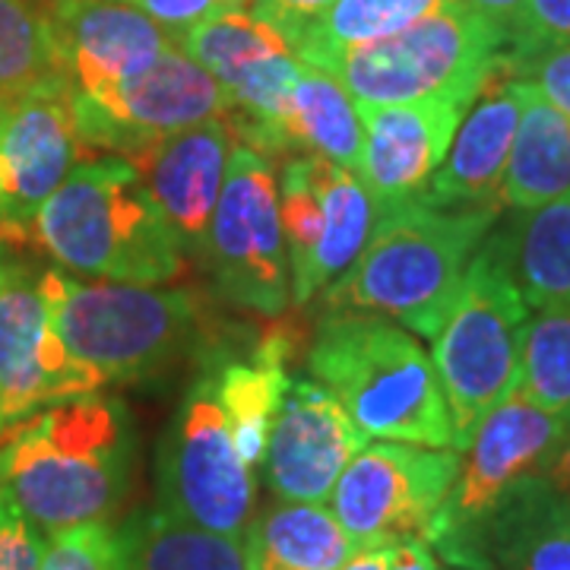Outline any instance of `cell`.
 <instances>
[{"instance_id": "6da1fadb", "label": "cell", "mask_w": 570, "mask_h": 570, "mask_svg": "<svg viewBox=\"0 0 570 570\" xmlns=\"http://www.w3.org/2000/svg\"><path fill=\"white\" fill-rule=\"evenodd\" d=\"M134 453V422L121 400H63L0 434V494L45 535L108 523L130 491Z\"/></svg>"}, {"instance_id": "7a4b0ae2", "label": "cell", "mask_w": 570, "mask_h": 570, "mask_svg": "<svg viewBox=\"0 0 570 570\" xmlns=\"http://www.w3.org/2000/svg\"><path fill=\"white\" fill-rule=\"evenodd\" d=\"M498 216L501 209H438L422 200L381 213L355 264L326 288V307L396 321L434 340Z\"/></svg>"}, {"instance_id": "3957f363", "label": "cell", "mask_w": 570, "mask_h": 570, "mask_svg": "<svg viewBox=\"0 0 570 570\" xmlns=\"http://www.w3.org/2000/svg\"><path fill=\"white\" fill-rule=\"evenodd\" d=\"M36 242L70 273L105 283L181 279L187 254L140 171L124 156L80 159L36 219Z\"/></svg>"}, {"instance_id": "277c9868", "label": "cell", "mask_w": 570, "mask_h": 570, "mask_svg": "<svg viewBox=\"0 0 570 570\" xmlns=\"http://www.w3.org/2000/svg\"><path fill=\"white\" fill-rule=\"evenodd\" d=\"M63 348L105 384H137L213 348V317L190 288L80 283L61 269L39 276Z\"/></svg>"}, {"instance_id": "5b68a950", "label": "cell", "mask_w": 570, "mask_h": 570, "mask_svg": "<svg viewBox=\"0 0 570 570\" xmlns=\"http://www.w3.org/2000/svg\"><path fill=\"white\" fill-rule=\"evenodd\" d=\"M307 367L343 403L367 441L456 450L434 362L393 321L330 311L314 336Z\"/></svg>"}, {"instance_id": "8992f818", "label": "cell", "mask_w": 570, "mask_h": 570, "mask_svg": "<svg viewBox=\"0 0 570 570\" xmlns=\"http://www.w3.org/2000/svg\"><path fill=\"white\" fill-rule=\"evenodd\" d=\"M527 326L530 305L489 235L469 264L448 321L431 340V362L448 396L460 453L491 409L520 390Z\"/></svg>"}, {"instance_id": "52a82bcc", "label": "cell", "mask_w": 570, "mask_h": 570, "mask_svg": "<svg viewBox=\"0 0 570 570\" xmlns=\"http://www.w3.org/2000/svg\"><path fill=\"white\" fill-rule=\"evenodd\" d=\"M508 58V36L453 0L390 39L352 48L321 70L340 82L358 111L422 99L475 102Z\"/></svg>"}, {"instance_id": "ba28073f", "label": "cell", "mask_w": 570, "mask_h": 570, "mask_svg": "<svg viewBox=\"0 0 570 570\" xmlns=\"http://www.w3.org/2000/svg\"><path fill=\"white\" fill-rule=\"evenodd\" d=\"M570 434V422L535 406L517 390L491 409L469 438L460 472L438 510L428 546L456 570H494L489 558V523L510 491L539 475L558 444Z\"/></svg>"}, {"instance_id": "9c48e42d", "label": "cell", "mask_w": 570, "mask_h": 570, "mask_svg": "<svg viewBox=\"0 0 570 570\" xmlns=\"http://www.w3.org/2000/svg\"><path fill=\"white\" fill-rule=\"evenodd\" d=\"M159 510L200 530L242 539L254 510V472L238 456L216 387L200 374L175 409L156 456Z\"/></svg>"}, {"instance_id": "30bf717a", "label": "cell", "mask_w": 570, "mask_h": 570, "mask_svg": "<svg viewBox=\"0 0 570 570\" xmlns=\"http://www.w3.org/2000/svg\"><path fill=\"white\" fill-rule=\"evenodd\" d=\"M204 269L232 305L276 317L292 302L276 168L247 142L232 146Z\"/></svg>"}, {"instance_id": "8fae6325", "label": "cell", "mask_w": 570, "mask_h": 570, "mask_svg": "<svg viewBox=\"0 0 570 570\" xmlns=\"http://www.w3.org/2000/svg\"><path fill=\"white\" fill-rule=\"evenodd\" d=\"M279 216L292 302L305 305L355 264L377 213L355 171L311 153H292L279 175Z\"/></svg>"}, {"instance_id": "7c38bea8", "label": "cell", "mask_w": 570, "mask_h": 570, "mask_svg": "<svg viewBox=\"0 0 570 570\" xmlns=\"http://www.w3.org/2000/svg\"><path fill=\"white\" fill-rule=\"evenodd\" d=\"M460 472L456 450L365 444L333 485V517L355 551L390 549L428 530Z\"/></svg>"}, {"instance_id": "4fadbf2b", "label": "cell", "mask_w": 570, "mask_h": 570, "mask_svg": "<svg viewBox=\"0 0 570 570\" xmlns=\"http://www.w3.org/2000/svg\"><path fill=\"white\" fill-rule=\"evenodd\" d=\"M175 45L228 92L232 115H225V121L232 137L254 146L266 159H285L279 121L305 67L285 36L254 13L238 10L187 29L175 36Z\"/></svg>"}, {"instance_id": "5bb4252c", "label": "cell", "mask_w": 570, "mask_h": 570, "mask_svg": "<svg viewBox=\"0 0 570 570\" xmlns=\"http://www.w3.org/2000/svg\"><path fill=\"white\" fill-rule=\"evenodd\" d=\"M225 115H232L228 92L178 45L99 99H73L82 149H108L124 159L165 134Z\"/></svg>"}, {"instance_id": "9a60e30c", "label": "cell", "mask_w": 570, "mask_h": 570, "mask_svg": "<svg viewBox=\"0 0 570 570\" xmlns=\"http://www.w3.org/2000/svg\"><path fill=\"white\" fill-rule=\"evenodd\" d=\"M82 142L63 77L45 80L0 108V245L36 238L48 197L80 163Z\"/></svg>"}, {"instance_id": "2e32d148", "label": "cell", "mask_w": 570, "mask_h": 570, "mask_svg": "<svg viewBox=\"0 0 570 570\" xmlns=\"http://www.w3.org/2000/svg\"><path fill=\"white\" fill-rule=\"evenodd\" d=\"M102 387V377L58 340L39 276L0 245V434L39 409Z\"/></svg>"}, {"instance_id": "e0dca14e", "label": "cell", "mask_w": 570, "mask_h": 570, "mask_svg": "<svg viewBox=\"0 0 570 570\" xmlns=\"http://www.w3.org/2000/svg\"><path fill=\"white\" fill-rule=\"evenodd\" d=\"M73 99H99L175 45L159 22L118 0H41Z\"/></svg>"}, {"instance_id": "ac0fdd59", "label": "cell", "mask_w": 570, "mask_h": 570, "mask_svg": "<svg viewBox=\"0 0 570 570\" xmlns=\"http://www.w3.org/2000/svg\"><path fill=\"white\" fill-rule=\"evenodd\" d=\"M367 438L321 381H292L269 425L264 475L276 501L324 504Z\"/></svg>"}, {"instance_id": "d6986e66", "label": "cell", "mask_w": 570, "mask_h": 570, "mask_svg": "<svg viewBox=\"0 0 570 570\" xmlns=\"http://www.w3.org/2000/svg\"><path fill=\"white\" fill-rule=\"evenodd\" d=\"M469 111L460 99L367 108L362 115V163L358 178L371 194L374 213L422 200L428 181L448 156L453 134Z\"/></svg>"}, {"instance_id": "ffe728a7", "label": "cell", "mask_w": 570, "mask_h": 570, "mask_svg": "<svg viewBox=\"0 0 570 570\" xmlns=\"http://www.w3.org/2000/svg\"><path fill=\"white\" fill-rule=\"evenodd\" d=\"M232 146V127L219 118L165 134L130 156V165L140 171L156 204L163 206L168 225L175 228L184 254L200 266L206 264L209 223L223 194Z\"/></svg>"}, {"instance_id": "44dd1931", "label": "cell", "mask_w": 570, "mask_h": 570, "mask_svg": "<svg viewBox=\"0 0 570 570\" xmlns=\"http://www.w3.org/2000/svg\"><path fill=\"white\" fill-rule=\"evenodd\" d=\"M520 124V80L501 73L469 105L422 204L438 209H504L501 187Z\"/></svg>"}, {"instance_id": "7402d4cb", "label": "cell", "mask_w": 570, "mask_h": 570, "mask_svg": "<svg viewBox=\"0 0 570 570\" xmlns=\"http://www.w3.org/2000/svg\"><path fill=\"white\" fill-rule=\"evenodd\" d=\"M570 190V118L520 80V124L510 149L501 204L517 213L564 197Z\"/></svg>"}, {"instance_id": "603a6c76", "label": "cell", "mask_w": 570, "mask_h": 570, "mask_svg": "<svg viewBox=\"0 0 570 570\" xmlns=\"http://www.w3.org/2000/svg\"><path fill=\"white\" fill-rule=\"evenodd\" d=\"M485 542L494 570H570V498L532 475L491 517Z\"/></svg>"}, {"instance_id": "cb8c5ba5", "label": "cell", "mask_w": 570, "mask_h": 570, "mask_svg": "<svg viewBox=\"0 0 570 570\" xmlns=\"http://www.w3.org/2000/svg\"><path fill=\"white\" fill-rule=\"evenodd\" d=\"M355 546L324 504L276 501L247 523L245 570H340Z\"/></svg>"}, {"instance_id": "d4e9b609", "label": "cell", "mask_w": 570, "mask_h": 570, "mask_svg": "<svg viewBox=\"0 0 570 570\" xmlns=\"http://www.w3.org/2000/svg\"><path fill=\"white\" fill-rule=\"evenodd\" d=\"M288 352H292V340L285 333H269L247 358L225 362L216 371L219 403L232 428V441L250 472L264 466L269 425L283 406L285 390L292 384L285 371Z\"/></svg>"}, {"instance_id": "484cf974", "label": "cell", "mask_w": 570, "mask_h": 570, "mask_svg": "<svg viewBox=\"0 0 570 570\" xmlns=\"http://www.w3.org/2000/svg\"><path fill=\"white\" fill-rule=\"evenodd\" d=\"M527 305L542 307L570 302V190L551 204L517 213L491 235Z\"/></svg>"}, {"instance_id": "4316f807", "label": "cell", "mask_w": 570, "mask_h": 570, "mask_svg": "<svg viewBox=\"0 0 570 570\" xmlns=\"http://www.w3.org/2000/svg\"><path fill=\"white\" fill-rule=\"evenodd\" d=\"M115 570H245V546L159 508L137 510L115 530Z\"/></svg>"}, {"instance_id": "83f0119b", "label": "cell", "mask_w": 570, "mask_h": 570, "mask_svg": "<svg viewBox=\"0 0 570 570\" xmlns=\"http://www.w3.org/2000/svg\"><path fill=\"white\" fill-rule=\"evenodd\" d=\"M279 137H283L285 156L311 153L358 175L362 115L340 82L307 63L288 96V108L279 121Z\"/></svg>"}, {"instance_id": "f1b7e54d", "label": "cell", "mask_w": 570, "mask_h": 570, "mask_svg": "<svg viewBox=\"0 0 570 570\" xmlns=\"http://www.w3.org/2000/svg\"><path fill=\"white\" fill-rule=\"evenodd\" d=\"M448 3L453 0H336L292 48L298 61L324 70L352 48L390 39Z\"/></svg>"}, {"instance_id": "f546056e", "label": "cell", "mask_w": 570, "mask_h": 570, "mask_svg": "<svg viewBox=\"0 0 570 570\" xmlns=\"http://www.w3.org/2000/svg\"><path fill=\"white\" fill-rule=\"evenodd\" d=\"M61 77L41 0H0V92L20 96Z\"/></svg>"}, {"instance_id": "4dcf8cb0", "label": "cell", "mask_w": 570, "mask_h": 570, "mask_svg": "<svg viewBox=\"0 0 570 570\" xmlns=\"http://www.w3.org/2000/svg\"><path fill=\"white\" fill-rule=\"evenodd\" d=\"M520 390L535 406L570 422V302L530 317Z\"/></svg>"}, {"instance_id": "1f68e13d", "label": "cell", "mask_w": 570, "mask_h": 570, "mask_svg": "<svg viewBox=\"0 0 570 570\" xmlns=\"http://www.w3.org/2000/svg\"><path fill=\"white\" fill-rule=\"evenodd\" d=\"M39 570H115V530L108 523H82L48 535Z\"/></svg>"}, {"instance_id": "d6a6232c", "label": "cell", "mask_w": 570, "mask_h": 570, "mask_svg": "<svg viewBox=\"0 0 570 570\" xmlns=\"http://www.w3.org/2000/svg\"><path fill=\"white\" fill-rule=\"evenodd\" d=\"M570 45V0H527L520 26L508 45V58L568 48Z\"/></svg>"}, {"instance_id": "836d02e7", "label": "cell", "mask_w": 570, "mask_h": 570, "mask_svg": "<svg viewBox=\"0 0 570 570\" xmlns=\"http://www.w3.org/2000/svg\"><path fill=\"white\" fill-rule=\"evenodd\" d=\"M501 73L532 82L554 108L570 118V45L568 48H546L520 58H504Z\"/></svg>"}, {"instance_id": "e575fe53", "label": "cell", "mask_w": 570, "mask_h": 570, "mask_svg": "<svg viewBox=\"0 0 570 570\" xmlns=\"http://www.w3.org/2000/svg\"><path fill=\"white\" fill-rule=\"evenodd\" d=\"M48 535L0 494V570H39Z\"/></svg>"}, {"instance_id": "d590c367", "label": "cell", "mask_w": 570, "mask_h": 570, "mask_svg": "<svg viewBox=\"0 0 570 570\" xmlns=\"http://www.w3.org/2000/svg\"><path fill=\"white\" fill-rule=\"evenodd\" d=\"M118 3L140 10L142 17L159 22L165 32L175 39V36H181V32L200 26V22L245 10L250 0H118Z\"/></svg>"}, {"instance_id": "8d00e7d4", "label": "cell", "mask_w": 570, "mask_h": 570, "mask_svg": "<svg viewBox=\"0 0 570 570\" xmlns=\"http://www.w3.org/2000/svg\"><path fill=\"white\" fill-rule=\"evenodd\" d=\"M333 3L336 0H250V13L295 45Z\"/></svg>"}, {"instance_id": "74e56055", "label": "cell", "mask_w": 570, "mask_h": 570, "mask_svg": "<svg viewBox=\"0 0 570 570\" xmlns=\"http://www.w3.org/2000/svg\"><path fill=\"white\" fill-rule=\"evenodd\" d=\"M460 3H466L469 10H475L479 17L494 22L508 36V45L517 32V26H520L523 7H527V0H460Z\"/></svg>"}, {"instance_id": "f35d334b", "label": "cell", "mask_w": 570, "mask_h": 570, "mask_svg": "<svg viewBox=\"0 0 570 570\" xmlns=\"http://www.w3.org/2000/svg\"><path fill=\"white\" fill-rule=\"evenodd\" d=\"M390 570H438V558L425 539H406V542L393 546Z\"/></svg>"}, {"instance_id": "ab89813d", "label": "cell", "mask_w": 570, "mask_h": 570, "mask_svg": "<svg viewBox=\"0 0 570 570\" xmlns=\"http://www.w3.org/2000/svg\"><path fill=\"white\" fill-rule=\"evenodd\" d=\"M539 475H542V479H546L558 494L570 498V434L561 441V444H558V450L551 453L549 463L542 466Z\"/></svg>"}, {"instance_id": "60d3db41", "label": "cell", "mask_w": 570, "mask_h": 570, "mask_svg": "<svg viewBox=\"0 0 570 570\" xmlns=\"http://www.w3.org/2000/svg\"><path fill=\"white\" fill-rule=\"evenodd\" d=\"M7 99H10V96H3V92H0V108H3V102H7Z\"/></svg>"}]
</instances>
